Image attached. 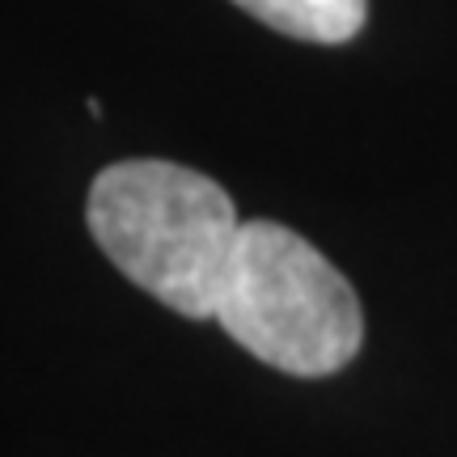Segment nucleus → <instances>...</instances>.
Returning <instances> with one entry per match:
<instances>
[{
    "label": "nucleus",
    "instance_id": "f257e3e1",
    "mask_svg": "<svg viewBox=\"0 0 457 457\" xmlns=\"http://www.w3.org/2000/svg\"><path fill=\"white\" fill-rule=\"evenodd\" d=\"M85 220L131 284L182 318H216L242 233L220 182L157 157L114 162L89 187Z\"/></svg>",
    "mask_w": 457,
    "mask_h": 457
},
{
    "label": "nucleus",
    "instance_id": "f03ea898",
    "mask_svg": "<svg viewBox=\"0 0 457 457\" xmlns=\"http://www.w3.org/2000/svg\"><path fill=\"white\" fill-rule=\"evenodd\" d=\"M216 322L237 347L293 377H330L364 343L356 288L322 250L276 220H242Z\"/></svg>",
    "mask_w": 457,
    "mask_h": 457
},
{
    "label": "nucleus",
    "instance_id": "7ed1b4c3",
    "mask_svg": "<svg viewBox=\"0 0 457 457\" xmlns=\"http://www.w3.org/2000/svg\"><path fill=\"white\" fill-rule=\"evenodd\" d=\"M233 4L288 38L327 47L356 38L369 13V0H233Z\"/></svg>",
    "mask_w": 457,
    "mask_h": 457
}]
</instances>
